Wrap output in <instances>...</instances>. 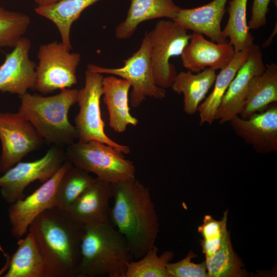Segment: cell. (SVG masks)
Masks as SVG:
<instances>
[{
	"mask_svg": "<svg viewBox=\"0 0 277 277\" xmlns=\"http://www.w3.org/2000/svg\"><path fill=\"white\" fill-rule=\"evenodd\" d=\"M4 277H45V263L33 235L19 238Z\"/></svg>",
	"mask_w": 277,
	"mask_h": 277,
	"instance_id": "cell-24",
	"label": "cell"
},
{
	"mask_svg": "<svg viewBox=\"0 0 277 277\" xmlns=\"http://www.w3.org/2000/svg\"><path fill=\"white\" fill-rule=\"evenodd\" d=\"M209 277H242L246 276L243 263L233 250L230 234H225L218 250L205 261Z\"/></svg>",
	"mask_w": 277,
	"mask_h": 277,
	"instance_id": "cell-28",
	"label": "cell"
},
{
	"mask_svg": "<svg viewBox=\"0 0 277 277\" xmlns=\"http://www.w3.org/2000/svg\"><path fill=\"white\" fill-rule=\"evenodd\" d=\"M173 257L171 251L159 255L158 248L154 245L138 261H130L125 277H168L167 265Z\"/></svg>",
	"mask_w": 277,
	"mask_h": 277,
	"instance_id": "cell-29",
	"label": "cell"
},
{
	"mask_svg": "<svg viewBox=\"0 0 277 277\" xmlns=\"http://www.w3.org/2000/svg\"><path fill=\"white\" fill-rule=\"evenodd\" d=\"M31 43L23 37L0 66V91L22 95L35 88L36 65L29 57Z\"/></svg>",
	"mask_w": 277,
	"mask_h": 277,
	"instance_id": "cell-15",
	"label": "cell"
},
{
	"mask_svg": "<svg viewBox=\"0 0 277 277\" xmlns=\"http://www.w3.org/2000/svg\"><path fill=\"white\" fill-rule=\"evenodd\" d=\"M37 57L34 89L41 93L70 88L77 83L76 70L81 55L70 52L62 42L55 41L41 45Z\"/></svg>",
	"mask_w": 277,
	"mask_h": 277,
	"instance_id": "cell-8",
	"label": "cell"
},
{
	"mask_svg": "<svg viewBox=\"0 0 277 277\" xmlns=\"http://www.w3.org/2000/svg\"><path fill=\"white\" fill-rule=\"evenodd\" d=\"M100 0H60L45 7H37L35 12L51 21L57 28L62 43L70 50V30L72 24L87 7Z\"/></svg>",
	"mask_w": 277,
	"mask_h": 277,
	"instance_id": "cell-25",
	"label": "cell"
},
{
	"mask_svg": "<svg viewBox=\"0 0 277 277\" xmlns=\"http://www.w3.org/2000/svg\"><path fill=\"white\" fill-rule=\"evenodd\" d=\"M247 2L248 0H230L227 8L228 19L222 33L225 39H229L228 43L235 53L254 44V38L247 22Z\"/></svg>",
	"mask_w": 277,
	"mask_h": 277,
	"instance_id": "cell-26",
	"label": "cell"
},
{
	"mask_svg": "<svg viewBox=\"0 0 277 277\" xmlns=\"http://www.w3.org/2000/svg\"><path fill=\"white\" fill-rule=\"evenodd\" d=\"M130 88L128 82L114 75L103 80V100L108 110L109 126L116 132H123L128 126H136L138 123L129 112L128 93Z\"/></svg>",
	"mask_w": 277,
	"mask_h": 277,
	"instance_id": "cell-20",
	"label": "cell"
},
{
	"mask_svg": "<svg viewBox=\"0 0 277 277\" xmlns=\"http://www.w3.org/2000/svg\"><path fill=\"white\" fill-rule=\"evenodd\" d=\"M72 164L66 160L57 171L29 196L10 204L8 217L12 235L22 238L32 222L46 210L54 207L58 183L65 172Z\"/></svg>",
	"mask_w": 277,
	"mask_h": 277,
	"instance_id": "cell-12",
	"label": "cell"
},
{
	"mask_svg": "<svg viewBox=\"0 0 277 277\" xmlns=\"http://www.w3.org/2000/svg\"><path fill=\"white\" fill-rule=\"evenodd\" d=\"M0 173L19 162L45 142L32 124L19 112H0Z\"/></svg>",
	"mask_w": 277,
	"mask_h": 277,
	"instance_id": "cell-11",
	"label": "cell"
},
{
	"mask_svg": "<svg viewBox=\"0 0 277 277\" xmlns=\"http://www.w3.org/2000/svg\"><path fill=\"white\" fill-rule=\"evenodd\" d=\"M172 19L163 18L146 35L150 45V61L156 85L166 89L171 87L177 74L169 62L181 55L188 44L191 34Z\"/></svg>",
	"mask_w": 277,
	"mask_h": 277,
	"instance_id": "cell-6",
	"label": "cell"
},
{
	"mask_svg": "<svg viewBox=\"0 0 277 277\" xmlns=\"http://www.w3.org/2000/svg\"><path fill=\"white\" fill-rule=\"evenodd\" d=\"M78 90L65 89L57 94L48 96L26 92L19 96L18 112L32 124L45 142L67 147L78 139L76 130L68 118L70 108L77 103Z\"/></svg>",
	"mask_w": 277,
	"mask_h": 277,
	"instance_id": "cell-4",
	"label": "cell"
},
{
	"mask_svg": "<svg viewBox=\"0 0 277 277\" xmlns=\"http://www.w3.org/2000/svg\"><path fill=\"white\" fill-rule=\"evenodd\" d=\"M181 8L173 0H131L127 16L116 27L118 39L131 37L143 22L155 18L173 19Z\"/></svg>",
	"mask_w": 277,
	"mask_h": 277,
	"instance_id": "cell-19",
	"label": "cell"
},
{
	"mask_svg": "<svg viewBox=\"0 0 277 277\" xmlns=\"http://www.w3.org/2000/svg\"><path fill=\"white\" fill-rule=\"evenodd\" d=\"M76 277H125L131 254L110 223L84 225Z\"/></svg>",
	"mask_w": 277,
	"mask_h": 277,
	"instance_id": "cell-3",
	"label": "cell"
},
{
	"mask_svg": "<svg viewBox=\"0 0 277 277\" xmlns=\"http://www.w3.org/2000/svg\"><path fill=\"white\" fill-rule=\"evenodd\" d=\"M277 102V65L266 64L265 70L251 80L240 115L247 118Z\"/></svg>",
	"mask_w": 277,
	"mask_h": 277,
	"instance_id": "cell-21",
	"label": "cell"
},
{
	"mask_svg": "<svg viewBox=\"0 0 277 277\" xmlns=\"http://www.w3.org/2000/svg\"><path fill=\"white\" fill-rule=\"evenodd\" d=\"M83 230V224L55 207L43 211L32 222L28 231L43 257L45 277H76Z\"/></svg>",
	"mask_w": 277,
	"mask_h": 277,
	"instance_id": "cell-1",
	"label": "cell"
},
{
	"mask_svg": "<svg viewBox=\"0 0 277 277\" xmlns=\"http://www.w3.org/2000/svg\"><path fill=\"white\" fill-rule=\"evenodd\" d=\"M9 267V265L7 263H5L4 266L0 269V276L3 275L7 271Z\"/></svg>",
	"mask_w": 277,
	"mask_h": 277,
	"instance_id": "cell-36",
	"label": "cell"
},
{
	"mask_svg": "<svg viewBox=\"0 0 277 277\" xmlns=\"http://www.w3.org/2000/svg\"><path fill=\"white\" fill-rule=\"evenodd\" d=\"M87 69L120 76L128 82L132 88L130 102L133 108L139 107L147 97L161 100L166 96L165 89L157 86L154 81L146 33L139 49L124 61L123 67L107 68L90 64Z\"/></svg>",
	"mask_w": 277,
	"mask_h": 277,
	"instance_id": "cell-9",
	"label": "cell"
},
{
	"mask_svg": "<svg viewBox=\"0 0 277 277\" xmlns=\"http://www.w3.org/2000/svg\"><path fill=\"white\" fill-rule=\"evenodd\" d=\"M235 52L228 43H216L193 32L181 55L183 66L191 72L199 73L205 68L223 69L232 60Z\"/></svg>",
	"mask_w": 277,
	"mask_h": 277,
	"instance_id": "cell-16",
	"label": "cell"
},
{
	"mask_svg": "<svg viewBox=\"0 0 277 277\" xmlns=\"http://www.w3.org/2000/svg\"><path fill=\"white\" fill-rule=\"evenodd\" d=\"M227 211L222 219L217 221L211 216H205L203 224L199 227L198 231L203 238L201 246L206 258L213 255L219 249L223 238L227 231Z\"/></svg>",
	"mask_w": 277,
	"mask_h": 277,
	"instance_id": "cell-31",
	"label": "cell"
},
{
	"mask_svg": "<svg viewBox=\"0 0 277 277\" xmlns=\"http://www.w3.org/2000/svg\"><path fill=\"white\" fill-rule=\"evenodd\" d=\"M60 0H34L37 7H45L54 4Z\"/></svg>",
	"mask_w": 277,
	"mask_h": 277,
	"instance_id": "cell-34",
	"label": "cell"
},
{
	"mask_svg": "<svg viewBox=\"0 0 277 277\" xmlns=\"http://www.w3.org/2000/svg\"><path fill=\"white\" fill-rule=\"evenodd\" d=\"M66 159L102 181L114 184L135 178L133 163L124 154L103 143L75 142L66 147Z\"/></svg>",
	"mask_w": 277,
	"mask_h": 277,
	"instance_id": "cell-5",
	"label": "cell"
},
{
	"mask_svg": "<svg viewBox=\"0 0 277 277\" xmlns=\"http://www.w3.org/2000/svg\"><path fill=\"white\" fill-rule=\"evenodd\" d=\"M260 47L254 43L247 60L237 71L227 89L216 111L215 120L229 122L240 115L251 79L265 69Z\"/></svg>",
	"mask_w": 277,
	"mask_h": 277,
	"instance_id": "cell-14",
	"label": "cell"
},
{
	"mask_svg": "<svg viewBox=\"0 0 277 277\" xmlns=\"http://www.w3.org/2000/svg\"><path fill=\"white\" fill-rule=\"evenodd\" d=\"M31 23L29 16L0 7V50L14 48L26 32Z\"/></svg>",
	"mask_w": 277,
	"mask_h": 277,
	"instance_id": "cell-30",
	"label": "cell"
},
{
	"mask_svg": "<svg viewBox=\"0 0 277 277\" xmlns=\"http://www.w3.org/2000/svg\"><path fill=\"white\" fill-rule=\"evenodd\" d=\"M227 1L213 0L196 8H181L172 20L187 30L205 35L213 42H228L221 29Z\"/></svg>",
	"mask_w": 277,
	"mask_h": 277,
	"instance_id": "cell-18",
	"label": "cell"
},
{
	"mask_svg": "<svg viewBox=\"0 0 277 277\" xmlns=\"http://www.w3.org/2000/svg\"><path fill=\"white\" fill-rule=\"evenodd\" d=\"M96 179L82 169L73 165L71 166L63 174L58 183L54 207L66 211Z\"/></svg>",
	"mask_w": 277,
	"mask_h": 277,
	"instance_id": "cell-27",
	"label": "cell"
},
{
	"mask_svg": "<svg viewBox=\"0 0 277 277\" xmlns=\"http://www.w3.org/2000/svg\"><path fill=\"white\" fill-rule=\"evenodd\" d=\"M229 122L234 133L258 153L277 151L276 103L247 118L237 115Z\"/></svg>",
	"mask_w": 277,
	"mask_h": 277,
	"instance_id": "cell-13",
	"label": "cell"
},
{
	"mask_svg": "<svg viewBox=\"0 0 277 277\" xmlns=\"http://www.w3.org/2000/svg\"><path fill=\"white\" fill-rule=\"evenodd\" d=\"M112 184L96 179L66 210L83 225L110 223Z\"/></svg>",
	"mask_w": 277,
	"mask_h": 277,
	"instance_id": "cell-17",
	"label": "cell"
},
{
	"mask_svg": "<svg viewBox=\"0 0 277 277\" xmlns=\"http://www.w3.org/2000/svg\"><path fill=\"white\" fill-rule=\"evenodd\" d=\"M216 76L215 70L209 68L196 74L189 70L177 73L171 87L174 92L183 94L184 110L187 114L192 115L197 111Z\"/></svg>",
	"mask_w": 277,
	"mask_h": 277,
	"instance_id": "cell-22",
	"label": "cell"
},
{
	"mask_svg": "<svg viewBox=\"0 0 277 277\" xmlns=\"http://www.w3.org/2000/svg\"><path fill=\"white\" fill-rule=\"evenodd\" d=\"M67 160L61 147L53 145L41 158L18 162L0 176V192L4 201L12 204L24 197L25 188L31 183L50 179Z\"/></svg>",
	"mask_w": 277,
	"mask_h": 277,
	"instance_id": "cell-10",
	"label": "cell"
},
{
	"mask_svg": "<svg viewBox=\"0 0 277 277\" xmlns=\"http://www.w3.org/2000/svg\"><path fill=\"white\" fill-rule=\"evenodd\" d=\"M102 74L87 69L85 74V85L78 90L77 103L79 112L74 119L78 141L86 143L96 141L113 147L122 153L128 154L130 148L113 141L105 132L104 123L100 109L103 95Z\"/></svg>",
	"mask_w": 277,
	"mask_h": 277,
	"instance_id": "cell-7",
	"label": "cell"
},
{
	"mask_svg": "<svg viewBox=\"0 0 277 277\" xmlns=\"http://www.w3.org/2000/svg\"><path fill=\"white\" fill-rule=\"evenodd\" d=\"M270 0H253L251 15L248 22L249 29H258L265 25Z\"/></svg>",
	"mask_w": 277,
	"mask_h": 277,
	"instance_id": "cell-33",
	"label": "cell"
},
{
	"mask_svg": "<svg viewBox=\"0 0 277 277\" xmlns=\"http://www.w3.org/2000/svg\"><path fill=\"white\" fill-rule=\"evenodd\" d=\"M276 33V23L275 24V26L274 27L273 30L272 32L271 35L268 37V38L264 43L262 46L265 48L269 46L271 43L272 39Z\"/></svg>",
	"mask_w": 277,
	"mask_h": 277,
	"instance_id": "cell-35",
	"label": "cell"
},
{
	"mask_svg": "<svg viewBox=\"0 0 277 277\" xmlns=\"http://www.w3.org/2000/svg\"><path fill=\"white\" fill-rule=\"evenodd\" d=\"M111 184L110 220L125 239L131 255L139 259L155 245L159 232L151 193L135 178Z\"/></svg>",
	"mask_w": 277,
	"mask_h": 277,
	"instance_id": "cell-2",
	"label": "cell"
},
{
	"mask_svg": "<svg viewBox=\"0 0 277 277\" xmlns=\"http://www.w3.org/2000/svg\"><path fill=\"white\" fill-rule=\"evenodd\" d=\"M252 45L236 52L229 64L216 75L212 91L199 106L200 125H211L215 121L221 101L237 71L249 57Z\"/></svg>",
	"mask_w": 277,
	"mask_h": 277,
	"instance_id": "cell-23",
	"label": "cell"
},
{
	"mask_svg": "<svg viewBox=\"0 0 277 277\" xmlns=\"http://www.w3.org/2000/svg\"><path fill=\"white\" fill-rule=\"evenodd\" d=\"M196 255L190 250L186 257L173 263H169L167 265L168 277H208L205 262L195 264L191 259Z\"/></svg>",
	"mask_w": 277,
	"mask_h": 277,
	"instance_id": "cell-32",
	"label": "cell"
}]
</instances>
